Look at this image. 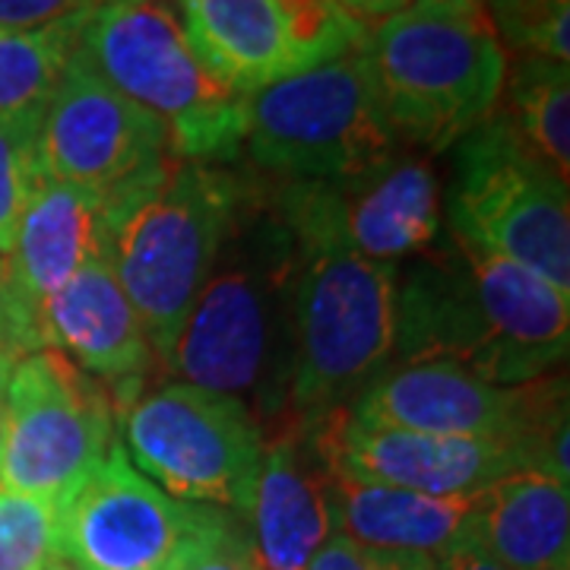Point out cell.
Here are the masks:
<instances>
[{"mask_svg": "<svg viewBox=\"0 0 570 570\" xmlns=\"http://www.w3.org/2000/svg\"><path fill=\"white\" fill-rule=\"evenodd\" d=\"M498 358V384L513 387L549 374L570 343V292L527 266L498 257L450 232Z\"/></svg>", "mask_w": 570, "mask_h": 570, "instance_id": "17", "label": "cell"}, {"mask_svg": "<svg viewBox=\"0 0 570 570\" xmlns=\"http://www.w3.org/2000/svg\"><path fill=\"white\" fill-rule=\"evenodd\" d=\"M118 444L108 387L63 352L22 355L7 384L0 489L58 504Z\"/></svg>", "mask_w": 570, "mask_h": 570, "instance_id": "9", "label": "cell"}, {"mask_svg": "<svg viewBox=\"0 0 570 570\" xmlns=\"http://www.w3.org/2000/svg\"><path fill=\"white\" fill-rule=\"evenodd\" d=\"M247 175L171 159L111 206V266L140 314L156 362L178 340L245 200Z\"/></svg>", "mask_w": 570, "mask_h": 570, "instance_id": "3", "label": "cell"}, {"mask_svg": "<svg viewBox=\"0 0 570 570\" xmlns=\"http://www.w3.org/2000/svg\"><path fill=\"white\" fill-rule=\"evenodd\" d=\"M336 532L371 546L438 558L463 530L472 498H431L330 466Z\"/></svg>", "mask_w": 570, "mask_h": 570, "instance_id": "21", "label": "cell"}, {"mask_svg": "<svg viewBox=\"0 0 570 570\" xmlns=\"http://www.w3.org/2000/svg\"><path fill=\"white\" fill-rule=\"evenodd\" d=\"M348 245L374 264L425 254L441 235V181L425 159L393 153L365 171L330 181Z\"/></svg>", "mask_w": 570, "mask_h": 570, "instance_id": "19", "label": "cell"}, {"mask_svg": "<svg viewBox=\"0 0 570 570\" xmlns=\"http://www.w3.org/2000/svg\"><path fill=\"white\" fill-rule=\"evenodd\" d=\"M523 406L527 384L501 387L456 362L419 358L390 362L348 409L374 425L406 428L434 438L494 441L513 453Z\"/></svg>", "mask_w": 570, "mask_h": 570, "instance_id": "15", "label": "cell"}, {"mask_svg": "<svg viewBox=\"0 0 570 570\" xmlns=\"http://www.w3.org/2000/svg\"><path fill=\"white\" fill-rule=\"evenodd\" d=\"M479 3H482V7H485V3H491V0H479Z\"/></svg>", "mask_w": 570, "mask_h": 570, "instance_id": "35", "label": "cell"}, {"mask_svg": "<svg viewBox=\"0 0 570 570\" xmlns=\"http://www.w3.org/2000/svg\"><path fill=\"white\" fill-rule=\"evenodd\" d=\"M346 13H352L355 20L371 22V20H387L393 13L406 10L412 0H336Z\"/></svg>", "mask_w": 570, "mask_h": 570, "instance_id": "31", "label": "cell"}, {"mask_svg": "<svg viewBox=\"0 0 570 570\" xmlns=\"http://www.w3.org/2000/svg\"><path fill=\"white\" fill-rule=\"evenodd\" d=\"M86 17L89 13L39 29L0 32V115L45 108L51 92L58 89L67 63L80 51Z\"/></svg>", "mask_w": 570, "mask_h": 570, "instance_id": "23", "label": "cell"}, {"mask_svg": "<svg viewBox=\"0 0 570 570\" xmlns=\"http://www.w3.org/2000/svg\"><path fill=\"white\" fill-rule=\"evenodd\" d=\"M121 412L118 441L153 485L245 517L266 434L242 400L168 381L137 393Z\"/></svg>", "mask_w": 570, "mask_h": 570, "instance_id": "8", "label": "cell"}, {"mask_svg": "<svg viewBox=\"0 0 570 570\" xmlns=\"http://www.w3.org/2000/svg\"><path fill=\"white\" fill-rule=\"evenodd\" d=\"M485 13L517 55L570 63V0H491Z\"/></svg>", "mask_w": 570, "mask_h": 570, "instance_id": "25", "label": "cell"}, {"mask_svg": "<svg viewBox=\"0 0 570 570\" xmlns=\"http://www.w3.org/2000/svg\"><path fill=\"white\" fill-rule=\"evenodd\" d=\"M17 362H20V355L0 346V450H3V434H7V384H10V371Z\"/></svg>", "mask_w": 570, "mask_h": 570, "instance_id": "32", "label": "cell"}, {"mask_svg": "<svg viewBox=\"0 0 570 570\" xmlns=\"http://www.w3.org/2000/svg\"><path fill=\"white\" fill-rule=\"evenodd\" d=\"M111 247V209L96 190L41 178L17 242L0 257V343L36 352L39 307Z\"/></svg>", "mask_w": 570, "mask_h": 570, "instance_id": "13", "label": "cell"}, {"mask_svg": "<svg viewBox=\"0 0 570 570\" xmlns=\"http://www.w3.org/2000/svg\"><path fill=\"white\" fill-rule=\"evenodd\" d=\"M419 7H434V10H460V13H479L485 10L479 0H412Z\"/></svg>", "mask_w": 570, "mask_h": 570, "instance_id": "33", "label": "cell"}, {"mask_svg": "<svg viewBox=\"0 0 570 570\" xmlns=\"http://www.w3.org/2000/svg\"><path fill=\"white\" fill-rule=\"evenodd\" d=\"M41 111L0 115V257L17 242L22 216L41 184L39 165Z\"/></svg>", "mask_w": 570, "mask_h": 570, "instance_id": "24", "label": "cell"}, {"mask_svg": "<svg viewBox=\"0 0 570 570\" xmlns=\"http://www.w3.org/2000/svg\"><path fill=\"white\" fill-rule=\"evenodd\" d=\"M163 570H261L250 546L247 527L235 513L219 508H200L194 527Z\"/></svg>", "mask_w": 570, "mask_h": 570, "instance_id": "27", "label": "cell"}, {"mask_svg": "<svg viewBox=\"0 0 570 570\" xmlns=\"http://www.w3.org/2000/svg\"><path fill=\"white\" fill-rule=\"evenodd\" d=\"M36 348L63 352L102 384H140L156 365L140 314L105 254L63 283L36 314Z\"/></svg>", "mask_w": 570, "mask_h": 570, "instance_id": "18", "label": "cell"}, {"mask_svg": "<svg viewBox=\"0 0 570 570\" xmlns=\"http://www.w3.org/2000/svg\"><path fill=\"white\" fill-rule=\"evenodd\" d=\"M204 504L153 485L121 441L55 504V564L73 570H163Z\"/></svg>", "mask_w": 570, "mask_h": 570, "instance_id": "12", "label": "cell"}, {"mask_svg": "<svg viewBox=\"0 0 570 570\" xmlns=\"http://www.w3.org/2000/svg\"><path fill=\"white\" fill-rule=\"evenodd\" d=\"M171 159L163 124L121 96L77 51L41 108V175L96 190L111 209L130 190L153 181Z\"/></svg>", "mask_w": 570, "mask_h": 570, "instance_id": "10", "label": "cell"}, {"mask_svg": "<svg viewBox=\"0 0 570 570\" xmlns=\"http://www.w3.org/2000/svg\"><path fill=\"white\" fill-rule=\"evenodd\" d=\"M242 153L279 181H343L400 153L365 48L245 96Z\"/></svg>", "mask_w": 570, "mask_h": 570, "instance_id": "6", "label": "cell"}, {"mask_svg": "<svg viewBox=\"0 0 570 570\" xmlns=\"http://www.w3.org/2000/svg\"><path fill=\"white\" fill-rule=\"evenodd\" d=\"M96 3L99 0H0V32L73 20L89 13Z\"/></svg>", "mask_w": 570, "mask_h": 570, "instance_id": "29", "label": "cell"}, {"mask_svg": "<svg viewBox=\"0 0 570 570\" xmlns=\"http://www.w3.org/2000/svg\"><path fill=\"white\" fill-rule=\"evenodd\" d=\"M295 254V374L288 422L348 409L387 367L396 333V266L348 245L330 181H279Z\"/></svg>", "mask_w": 570, "mask_h": 570, "instance_id": "2", "label": "cell"}, {"mask_svg": "<svg viewBox=\"0 0 570 570\" xmlns=\"http://www.w3.org/2000/svg\"><path fill=\"white\" fill-rule=\"evenodd\" d=\"M245 520L261 570H307L336 535L333 475L307 422L266 438Z\"/></svg>", "mask_w": 570, "mask_h": 570, "instance_id": "16", "label": "cell"}, {"mask_svg": "<svg viewBox=\"0 0 570 570\" xmlns=\"http://www.w3.org/2000/svg\"><path fill=\"white\" fill-rule=\"evenodd\" d=\"M367 63L400 140L444 153L501 105L508 51L489 13L409 3L365 41Z\"/></svg>", "mask_w": 570, "mask_h": 570, "instance_id": "5", "label": "cell"}, {"mask_svg": "<svg viewBox=\"0 0 570 570\" xmlns=\"http://www.w3.org/2000/svg\"><path fill=\"white\" fill-rule=\"evenodd\" d=\"M307 428L326 466L431 498H472L520 469L504 444L374 425L352 409L326 412Z\"/></svg>", "mask_w": 570, "mask_h": 570, "instance_id": "14", "label": "cell"}, {"mask_svg": "<svg viewBox=\"0 0 570 570\" xmlns=\"http://www.w3.org/2000/svg\"><path fill=\"white\" fill-rule=\"evenodd\" d=\"M55 564V504L0 489V570Z\"/></svg>", "mask_w": 570, "mask_h": 570, "instance_id": "26", "label": "cell"}, {"mask_svg": "<svg viewBox=\"0 0 570 570\" xmlns=\"http://www.w3.org/2000/svg\"><path fill=\"white\" fill-rule=\"evenodd\" d=\"M307 570H434V561L422 554L371 549L336 532L324 549L314 554Z\"/></svg>", "mask_w": 570, "mask_h": 570, "instance_id": "28", "label": "cell"}, {"mask_svg": "<svg viewBox=\"0 0 570 570\" xmlns=\"http://www.w3.org/2000/svg\"><path fill=\"white\" fill-rule=\"evenodd\" d=\"M48 570H73V568H67V564H51Z\"/></svg>", "mask_w": 570, "mask_h": 570, "instance_id": "34", "label": "cell"}, {"mask_svg": "<svg viewBox=\"0 0 570 570\" xmlns=\"http://www.w3.org/2000/svg\"><path fill=\"white\" fill-rule=\"evenodd\" d=\"M80 51L163 124L175 159L219 165L242 156L245 96L200 58L175 0H99L82 22Z\"/></svg>", "mask_w": 570, "mask_h": 570, "instance_id": "4", "label": "cell"}, {"mask_svg": "<svg viewBox=\"0 0 570 570\" xmlns=\"http://www.w3.org/2000/svg\"><path fill=\"white\" fill-rule=\"evenodd\" d=\"M450 232L570 292V184L539 163L501 105L456 142Z\"/></svg>", "mask_w": 570, "mask_h": 570, "instance_id": "7", "label": "cell"}, {"mask_svg": "<svg viewBox=\"0 0 570 570\" xmlns=\"http://www.w3.org/2000/svg\"><path fill=\"white\" fill-rule=\"evenodd\" d=\"M434 570H504L498 561H491L482 549H475L463 535H456L448 549L434 558Z\"/></svg>", "mask_w": 570, "mask_h": 570, "instance_id": "30", "label": "cell"}, {"mask_svg": "<svg viewBox=\"0 0 570 570\" xmlns=\"http://www.w3.org/2000/svg\"><path fill=\"white\" fill-rule=\"evenodd\" d=\"M0 346H3V343H0Z\"/></svg>", "mask_w": 570, "mask_h": 570, "instance_id": "36", "label": "cell"}, {"mask_svg": "<svg viewBox=\"0 0 570 570\" xmlns=\"http://www.w3.org/2000/svg\"><path fill=\"white\" fill-rule=\"evenodd\" d=\"M501 111L539 163L570 184V70L568 63L517 55L504 77Z\"/></svg>", "mask_w": 570, "mask_h": 570, "instance_id": "22", "label": "cell"}, {"mask_svg": "<svg viewBox=\"0 0 570 570\" xmlns=\"http://www.w3.org/2000/svg\"><path fill=\"white\" fill-rule=\"evenodd\" d=\"M213 73L238 96L365 48L367 22L336 0H175Z\"/></svg>", "mask_w": 570, "mask_h": 570, "instance_id": "11", "label": "cell"}, {"mask_svg": "<svg viewBox=\"0 0 570 570\" xmlns=\"http://www.w3.org/2000/svg\"><path fill=\"white\" fill-rule=\"evenodd\" d=\"M298 254L276 187L250 178L219 261L159 365L242 400L264 434L288 425Z\"/></svg>", "mask_w": 570, "mask_h": 570, "instance_id": "1", "label": "cell"}, {"mask_svg": "<svg viewBox=\"0 0 570 570\" xmlns=\"http://www.w3.org/2000/svg\"><path fill=\"white\" fill-rule=\"evenodd\" d=\"M460 535L504 570H570V482L513 469L472 494Z\"/></svg>", "mask_w": 570, "mask_h": 570, "instance_id": "20", "label": "cell"}]
</instances>
